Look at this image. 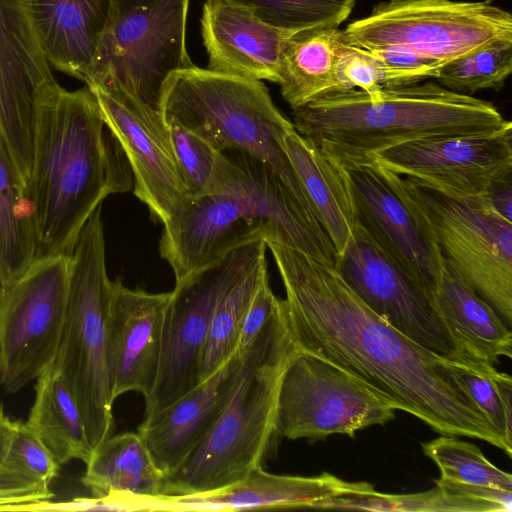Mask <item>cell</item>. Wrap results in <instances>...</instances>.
<instances>
[{"instance_id":"obj_1","label":"cell","mask_w":512,"mask_h":512,"mask_svg":"<svg viewBox=\"0 0 512 512\" xmlns=\"http://www.w3.org/2000/svg\"><path fill=\"white\" fill-rule=\"evenodd\" d=\"M265 243L285 289V318L297 350L348 372L396 410L442 435L480 439L512 456V448L457 381L451 361L380 318L335 267L287 245Z\"/></svg>"},{"instance_id":"obj_2","label":"cell","mask_w":512,"mask_h":512,"mask_svg":"<svg viewBox=\"0 0 512 512\" xmlns=\"http://www.w3.org/2000/svg\"><path fill=\"white\" fill-rule=\"evenodd\" d=\"M132 187L129 164L89 87L69 91L57 81L44 86L35 101L26 186L34 261L70 257L84 224L103 200Z\"/></svg>"},{"instance_id":"obj_3","label":"cell","mask_w":512,"mask_h":512,"mask_svg":"<svg viewBox=\"0 0 512 512\" xmlns=\"http://www.w3.org/2000/svg\"><path fill=\"white\" fill-rule=\"evenodd\" d=\"M292 124L340 168L415 140L483 134L512 125L490 102L436 82L331 92L292 110Z\"/></svg>"},{"instance_id":"obj_4","label":"cell","mask_w":512,"mask_h":512,"mask_svg":"<svg viewBox=\"0 0 512 512\" xmlns=\"http://www.w3.org/2000/svg\"><path fill=\"white\" fill-rule=\"evenodd\" d=\"M296 351L281 299L276 313L244 351L233 391L217 420L164 477L162 496L214 491L261 465L275 434L281 377Z\"/></svg>"},{"instance_id":"obj_5","label":"cell","mask_w":512,"mask_h":512,"mask_svg":"<svg viewBox=\"0 0 512 512\" xmlns=\"http://www.w3.org/2000/svg\"><path fill=\"white\" fill-rule=\"evenodd\" d=\"M159 111L165 122L188 129L218 152L240 151L264 162L322 228L283 148V138L294 126L275 106L262 81L193 65L167 78Z\"/></svg>"},{"instance_id":"obj_6","label":"cell","mask_w":512,"mask_h":512,"mask_svg":"<svg viewBox=\"0 0 512 512\" xmlns=\"http://www.w3.org/2000/svg\"><path fill=\"white\" fill-rule=\"evenodd\" d=\"M66 316L53 368L73 396L94 451L112 435L109 312L113 281L106 269L101 206L79 233L70 256Z\"/></svg>"},{"instance_id":"obj_7","label":"cell","mask_w":512,"mask_h":512,"mask_svg":"<svg viewBox=\"0 0 512 512\" xmlns=\"http://www.w3.org/2000/svg\"><path fill=\"white\" fill-rule=\"evenodd\" d=\"M379 168L430 232L444 261L511 329L512 222L485 199L450 197Z\"/></svg>"},{"instance_id":"obj_8","label":"cell","mask_w":512,"mask_h":512,"mask_svg":"<svg viewBox=\"0 0 512 512\" xmlns=\"http://www.w3.org/2000/svg\"><path fill=\"white\" fill-rule=\"evenodd\" d=\"M189 0H110L86 85L126 91L159 110L162 87L193 66L186 47Z\"/></svg>"},{"instance_id":"obj_9","label":"cell","mask_w":512,"mask_h":512,"mask_svg":"<svg viewBox=\"0 0 512 512\" xmlns=\"http://www.w3.org/2000/svg\"><path fill=\"white\" fill-rule=\"evenodd\" d=\"M348 45L400 47L442 64L497 40H512V15L491 0H387L339 30Z\"/></svg>"},{"instance_id":"obj_10","label":"cell","mask_w":512,"mask_h":512,"mask_svg":"<svg viewBox=\"0 0 512 512\" xmlns=\"http://www.w3.org/2000/svg\"><path fill=\"white\" fill-rule=\"evenodd\" d=\"M335 269L380 318L407 338L475 370L495 366L473 356L451 331L434 296L412 279L356 222Z\"/></svg>"},{"instance_id":"obj_11","label":"cell","mask_w":512,"mask_h":512,"mask_svg":"<svg viewBox=\"0 0 512 512\" xmlns=\"http://www.w3.org/2000/svg\"><path fill=\"white\" fill-rule=\"evenodd\" d=\"M266 249L263 240L249 243L175 283L164 316L158 373L145 398L144 418L164 410L200 383V362L215 306L244 271L266 256Z\"/></svg>"},{"instance_id":"obj_12","label":"cell","mask_w":512,"mask_h":512,"mask_svg":"<svg viewBox=\"0 0 512 512\" xmlns=\"http://www.w3.org/2000/svg\"><path fill=\"white\" fill-rule=\"evenodd\" d=\"M396 409L367 385L336 365L297 350L279 385L275 433L296 440L354 438L358 430L384 425Z\"/></svg>"},{"instance_id":"obj_13","label":"cell","mask_w":512,"mask_h":512,"mask_svg":"<svg viewBox=\"0 0 512 512\" xmlns=\"http://www.w3.org/2000/svg\"><path fill=\"white\" fill-rule=\"evenodd\" d=\"M71 259H38L0 287V387L16 393L53 363L66 316Z\"/></svg>"},{"instance_id":"obj_14","label":"cell","mask_w":512,"mask_h":512,"mask_svg":"<svg viewBox=\"0 0 512 512\" xmlns=\"http://www.w3.org/2000/svg\"><path fill=\"white\" fill-rule=\"evenodd\" d=\"M369 162L450 197L485 199L495 182L512 178V125L411 141L380 151Z\"/></svg>"},{"instance_id":"obj_15","label":"cell","mask_w":512,"mask_h":512,"mask_svg":"<svg viewBox=\"0 0 512 512\" xmlns=\"http://www.w3.org/2000/svg\"><path fill=\"white\" fill-rule=\"evenodd\" d=\"M121 147L133 177V192L151 216L165 225L189 199L180 176L169 127L159 110L126 91L86 85Z\"/></svg>"},{"instance_id":"obj_16","label":"cell","mask_w":512,"mask_h":512,"mask_svg":"<svg viewBox=\"0 0 512 512\" xmlns=\"http://www.w3.org/2000/svg\"><path fill=\"white\" fill-rule=\"evenodd\" d=\"M159 251L180 282L249 243L272 240L262 209L235 191L189 198L179 213L163 225Z\"/></svg>"},{"instance_id":"obj_17","label":"cell","mask_w":512,"mask_h":512,"mask_svg":"<svg viewBox=\"0 0 512 512\" xmlns=\"http://www.w3.org/2000/svg\"><path fill=\"white\" fill-rule=\"evenodd\" d=\"M54 81L31 23L29 0H0V130L25 187L36 97Z\"/></svg>"},{"instance_id":"obj_18","label":"cell","mask_w":512,"mask_h":512,"mask_svg":"<svg viewBox=\"0 0 512 512\" xmlns=\"http://www.w3.org/2000/svg\"><path fill=\"white\" fill-rule=\"evenodd\" d=\"M343 171L356 222L412 279L434 296L444 261L430 232L376 163Z\"/></svg>"},{"instance_id":"obj_19","label":"cell","mask_w":512,"mask_h":512,"mask_svg":"<svg viewBox=\"0 0 512 512\" xmlns=\"http://www.w3.org/2000/svg\"><path fill=\"white\" fill-rule=\"evenodd\" d=\"M170 292L130 289L113 281L109 312V361L116 400L127 392L144 399L158 373L163 322Z\"/></svg>"},{"instance_id":"obj_20","label":"cell","mask_w":512,"mask_h":512,"mask_svg":"<svg viewBox=\"0 0 512 512\" xmlns=\"http://www.w3.org/2000/svg\"><path fill=\"white\" fill-rule=\"evenodd\" d=\"M200 22L207 69L277 83L283 45L295 32L264 22L237 0H206Z\"/></svg>"},{"instance_id":"obj_21","label":"cell","mask_w":512,"mask_h":512,"mask_svg":"<svg viewBox=\"0 0 512 512\" xmlns=\"http://www.w3.org/2000/svg\"><path fill=\"white\" fill-rule=\"evenodd\" d=\"M375 490L367 482H349L332 474L314 477L276 475L262 466L223 488L196 494L160 496L143 501L141 511H234L251 508H307L315 501Z\"/></svg>"},{"instance_id":"obj_22","label":"cell","mask_w":512,"mask_h":512,"mask_svg":"<svg viewBox=\"0 0 512 512\" xmlns=\"http://www.w3.org/2000/svg\"><path fill=\"white\" fill-rule=\"evenodd\" d=\"M244 352L237 350L210 377L159 413L137 432L164 476L172 473L209 432L233 391Z\"/></svg>"},{"instance_id":"obj_23","label":"cell","mask_w":512,"mask_h":512,"mask_svg":"<svg viewBox=\"0 0 512 512\" xmlns=\"http://www.w3.org/2000/svg\"><path fill=\"white\" fill-rule=\"evenodd\" d=\"M110 8V0H29L31 23L50 65L85 81Z\"/></svg>"},{"instance_id":"obj_24","label":"cell","mask_w":512,"mask_h":512,"mask_svg":"<svg viewBox=\"0 0 512 512\" xmlns=\"http://www.w3.org/2000/svg\"><path fill=\"white\" fill-rule=\"evenodd\" d=\"M164 477L139 433L125 432L93 451L81 481L113 511H139L141 502L162 496Z\"/></svg>"},{"instance_id":"obj_25","label":"cell","mask_w":512,"mask_h":512,"mask_svg":"<svg viewBox=\"0 0 512 512\" xmlns=\"http://www.w3.org/2000/svg\"><path fill=\"white\" fill-rule=\"evenodd\" d=\"M283 148L338 257L345 249L356 224L345 172L294 127L285 134Z\"/></svg>"},{"instance_id":"obj_26","label":"cell","mask_w":512,"mask_h":512,"mask_svg":"<svg viewBox=\"0 0 512 512\" xmlns=\"http://www.w3.org/2000/svg\"><path fill=\"white\" fill-rule=\"evenodd\" d=\"M434 299L451 331L473 356L493 366L502 356L511 358V329L445 261Z\"/></svg>"},{"instance_id":"obj_27","label":"cell","mask_w":512,"mask_h":512,"mask_svg":"<svg viewBox=\"0 0 512 512\" xmlns=\"http://www.w3.org/2000/svg\"><path fill=\"white\" fill-rule=\"evenodd\" d=\"M339 41L338 27L298 31L285 41L277 84L292 110L339 90L335 77Z\"/></svg>"},{"instance_id":"obj_28","label":"cell","mask_w":512,"mask_h":512,"mask_svg":"<svg viewBox=\"0 0 512 512\" xmlns=\"http://www.w3.org/2000/svg\"><path fill=\"white\" fill-rule=\"evenodd\" d=\"M25 424L60 466L71 460L86 464L92 456L77 403L52 365L36 379L35 398Z\"/></svg>"},{"instance_id":"obj_29","label":"cell","mask_w":512,"mask_h":512,"mask_svg":"<svg viewBox=\"0 0 512 512\" xmlns=\"http://www.w3.org/2000/svg\"><path fill=\"white\" fill-rule=\"evenodd\" d=\"M34 256V230L25 186L0 130V287L14 283Z\"/></svg>"},{"instance_id":"obj_30","label":"cell","mask_w":512,"mask_h":512,"mask_svg":"<svg viewBox=\"0 0 512 512\" xmlns=\"http://www.w3.org/2000/svg\"><path fill=\"white\" fill-rule=\"evenodd\" d=\"M266 270L267 260L264 256L244 271L219 298L201 357L200 382L221 368L237 351L246 311Z\"/></svg>"},{"instance_id":"obj_31","label":"cell","mask_w":512,"mask_h":512,"mask_svg":"<svg viewBox=\"0 0 512 512\" xmlns=\"http://www.w3.org/2000/svg\"><path fill=\"white\" fill-rule=\"evenodd\" d=\"M436 487L420 493L391 495L376 492L349 493L310 503L307 508L366 511H461L498 512L489 501L471 497L448 486L440 478Z\"/></svg>"},{"instance_id":"obj_32","label":"cell","mask_w":512,"mask_h":512,"mask_svg":"<svg viewBox=\"0 0 512 512\" xmlns=\"http://www.w3.org/2000/svg\"><path fill=\"white\" fill-rule=\"evenodd\" d=\"M512 72V40H497L443 63L434 79L444 88L470 95L500 90Z\"/></svg>"},{"instance_id":"obj_33","label":"cell","mask_w":512,"mask_h":512,"mask_svg":"<svg viewBox=\"0 0 512 512\" xmlns=\"http://www.w3.org/2000/svg\"><path fill=\"white\" fill-rule=\"evenodd\" d=\"M422 448L444 480L512 490V475L492 464L473 443L441 434Z\"/></svg>"},{"instance_id":"obj_34","label":"cell","mask_w":512,"mask_h":512,"mask_svg":"<svg viewBox=\"0 0 512 512\" xmlns=\"http://www.w3.org/2000/svg\"><path fill=\"white\" fill-rule=\"evenodd\" d=\"M264 22L292 32L338 27L353 10L355 0H237Z\"/></svg>"},{"instance_id":"obj_35","label":"cell","mask_w":512,"mask_h":512,"mask_svg":"<svg viewBox=\"0 0 512 512\" xmlns=\"http://www.w3.org/2000/svg\"><path fill=\"white\" fill-rule=\"evenodd\" d=\"M457 381L512 448V379L506 373L475 370L451 362Z\"/></svg>"},{"instance_id":"obj_36","label":"cell","mask_w":512,"mask_h":512,"mask_svg":"<svg viewBox=\"0 0 512 512\" xmlns=\"http://www.w3.org/2000/svg\"><path fill=\"white\" fill-rule=\"evenodd\" d=\"M169 127L181 179L189 198L203 195L211 183L218 152L205 139L174 122Z\"/></svg>"},{"instance_id":"obj_37","label":"cell","mask_w":512,"mask_h":512,"mask_svg":"<svg viewBox=\"0 0 512 512\" xmlns=\"http://www.w3.org/2000/svg\"><path fill=\"white\" fill-rule=\"evenodd\" d=\"M59 467L49 450L25 422L19 421L2 468L27 483L49 488L51 481L58 475Z\"/></svg>"},{"instance_id":"obj_38","label":"cell","mask_w":512,"mask_h":512,"mask_svg":"<svg viewBox=\"0 0 512 512\" xmlns=\"http://www.w3.org/2000/svg\"><path fill=\"white\" fill-rule=\"evenodd\" d=\"M335 77L339 90L358 88L374 93L385 87L384 71L376 56L341 39L337 49Z\"/></svg>"},{"instance_id":"obj_39","label":"cell","mask_w":512,"mask_h":512,"mask_svg":"<svg viewBox=\"0 0 512 512\" xmlns=\"http://www.w3.org/2000/svg\"><path fill=\"white\" fill-rule=\"evenodd\" d=\"M371 51L379 60L385 76V87L419 83L435 78L441 62L400 47H388Z\"/></svg>"},{"instance_id":"obj_40","label":"cell","mask_w":512,"mask_h":512,"mask_svg":"<svg viewBox=\"0 0 512 512\" xmlns=\"http://www.w3.org/2000/svg\"><path fill=\"white\" fill-rule=\"evenodd\" d=\"M280 301L281 298L277 297L270 287L268 270H266L260 278L246 311L237 350L244 352L250 347L258 333L278 310Z\"/></svg>"},{"instance_id":"obj_41","label":"cell","mask_w":512,"mask_h":512,"mask_svg":"<svg viewBox=\"0 0 512 512\" xmlns=\"http://www.w3.org/2000/svg\"><path fill=\"white\" fill-rule=\"evenodd\" d=\"M512 178L495 182L488 190L485 200L502 217L512 222Z\"/></svg>"},{"instance_id":"obj_42","label":"cell","mask_w":512,"mask_h":512,"mask_svg":"<svg viewBox=\"0 0 512 512\" xmlns=\"http://www.w3.org/2000/svg\"><path fill=\"white\" fill-rule=\"evenodd\" d=\"M18 422L7 416L0 407V467L3 465L18 428Z\"/></svg>"}]
</instances>
